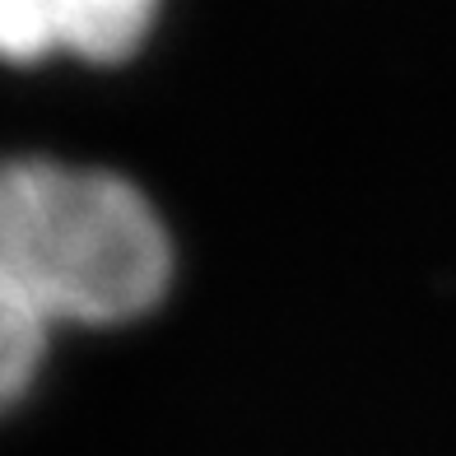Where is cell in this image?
Returning a JSON list of instances; mask_svg holds the SVG:
<instances>
[{
  "mask_svg": "<svg viewBox=\"0 0 456 456\" xmlns=\"http://www.w3.org/2000/svg\"><path fill=\"white\" fill-rule=\"evenodd\" d=\"M0 280L47 326H121L168 294L173 242L135 182L10 159L0 163Z\"/></svg>",
  "mask_w": 456,
  "mask_h": 456,
  "instance_id": "cell-1",
  "label": "cell"
},
{
  "mask_svg": "<svg viewBox=\"0 0 456 456\" xmlns=\"http://www.w3.org/2000/svg\"><path fill=\"white\" fill-rule=\"evenodd\" d=\"M52 326L0 280V414L33 387L47 354Z\"/></svg>",
  "mask_w": 456,
  "mask_h": 456,
  "instance_id": "cell-3",
  "label": "cell"
},
{
  "mask_svg": "<svg viewBox=\"0 0 456 456\" xmlns=\"http://www.w3.org/2000/svg\"><path fill=\"white\" fill-rule=\"evenodd\" d=\"M154 10L159 0H0V61H121L144 43Z\"/></svg>",
  "mask_w": 456,
  "mask_h": 456,
  "instance_id": "cell-2",
  "label": "cell"
}]
</instances>
